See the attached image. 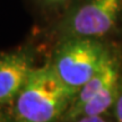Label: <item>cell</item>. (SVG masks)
<instances>
[{
  "instance_id": "cell-1",
  "label": "cell",
  "mask_w": 122,
  "mask_h": 122,
  "mask_svg": "<svg viewBox=\"0 0 122 122\" xmlns=\"http://www.w3.org/2000/svg\"><path fill=\"white\" fill-rule=\"evenodd\" d=\"M75 93L67 87L50 62L34 67L9 110V118L17 122L61 121Z\"/></svg>"
},
{
  "instance_id": "cell-2",
  "label": "cell",
  "mask_w": 122,
  "mask_h": 122,
  "mask_svg": "<svg viewBox=\"0 0 122 122\" xmlns=\"http://www.w3.org/2000/svg\"><path fill=\"white\" fill-rule=\"evenodd\" d=\"M122 76V42L110 52L89 80L77 92L61 121H112L111 111Z\"/></svg>"
},
{
  "instance_id": "cell-3",
  "label": "cell",
  "mask_w": 122,
  "mask_h": 122,
  "mask_svg": "<svg viewBox=\"0 0 122 122\" xmlns=\"http://www.w3.org/2000/svg\"><path fill=\"white\" fill-rule=\"evenodd\" d=\"M53 34L57 41L71 37L121 41L122 0H71Z\"/></svg>"
},
{
  "instance_id": "cell-4",
  "label": "cell",
  "mask_w": 122,
  "mask_h": 122,
  "mask_svg": "<svg viewBox=\"0 0 122 122\" xmlns=\"http://www.w3.org/2000/svg\"><path fill=\"white\" fill-rule=\"evenodd\" d=\"M117 41L71 37L57 41L50 63L67 87L77 92L100 68Z\"/></svg>"
},
{
  "instance_id": "cell-5",
  "label": "cell",
  "mask_w": 122,
  "mask_h": 122,
  "mask_svg": "<svg viewBox=\"0 0 122 122\" xmlns=\"http://www.w3.org/2000/svg\"><path fill=\"white\" fill-rule=\"evenodd\" d=\"M35 67V51L30 45L0 53V118L10 106ZM1 120V119H0Z\"/></svg>"
},
{
  "instance_id": "cell-6",
  "label": "cell",
  "mask_w": 122,
  "mask_h": 122,
  "mask_svg": "<svg viewBox=\"0 0 122 122\" xmlns=\"http://www.w3.org/2000/svg\"><path fill=\"white\" fill-rule=\"evenodd\" d=\"M111 119L112 121L122 122V76L120 79V84H119L117 97H115L113 107L111 111Z\"/></svg>"
},
{
  "instance_id": "cell-7",
  "label": "cell",
  "mask_w": 122,
  "mask_h": 122,
  "mask_svg": "<svg viewBox=\"0 0 122 122\" xmlns=\"http://www.w3.org/2000/svg\"><path fill=\"white\" fill-rule=\"evenodd\" d=\"M42 6L45 7H51V8H57V7H63L67 6L71 0H37Z\"/></svg>"
}]
</instances>
